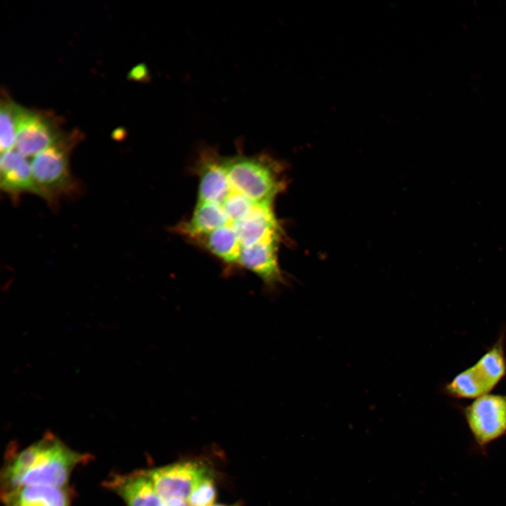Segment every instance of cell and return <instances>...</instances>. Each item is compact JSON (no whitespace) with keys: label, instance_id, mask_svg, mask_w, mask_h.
<instances>
[{"label":"cell","instance_id":"ba28073f","mask_svg":"<svg viewBox=\"0 0 506 506\" xmlns=\"http://www.w3.org/2000/svg\"><path fill=\"white\" fill-rule=\"evenodd\" d=\"M199 176L197 202L221 205L231 191L223 157L212 147L202 146L195 164Z\"/></svg>","mask_w":506,"mask_h":506},{"label":"cell","instance_id":"5bb4252c","mask_svg":"<svg viewBox=\"0 0 506 506\" xmlns=\"http://www.w3.org/2000/svg\"><path fill=\"white\" fill-rule=\"evenodd\" d=\"M228 224V219L220 205L197 202L191 218L179 225L177 231L195 240Z\"/></svg>","mask_w":506,"mask_h":506},{"label":"cell","instance_id":"7c38bea8","mask_svg":"<svg viewBox=\"0 0 506 506\" xmlns=\"http://www.w3.org/2000/svg\"><path fill=\"white\" fill-rule=\"evenodd\" d=\"M278 242H262L242 247L238 264L258 275L269 290L284 283L278 263Z\"/></svg>","mask_w":506,"mask_h":506},{"label":"cell","instance_id":"5b68a950","mask_svg":"<svg viewBox=\"0 0 506 506\" xmlns=\"http://www.w3.org/2000/svg\"><path fill=\"white\" fill-rule=\"evenodd\" d=\"M464 417L481 448L506 435V395L487 394L465 406Z\"/></svg>","mask_w":506,"mask_h":506},{"label":"cell","instance_id":"6da1fadb","mask_svg":"<svg viewBox=\"0 0 506 506\" xmlns=\"http://www.w3.org/2000/svg\"><path fill=\"white\" fill-rule=\"evenodd\" d=\"M91 458L46 432L27 448L8 455L1 472V491L28 485L67 487L74 469Z\"/></svg>","mask_w":506,"mask_h":506},{"label":"cell","instance_id":"8992f818","mask_svg":"<svg viewBox=\"0 0 506 506\" xmlns=\"http://www.w3.org/2000/svg\"><path fill=\"white\" fill-rule=\"evenodd\" d=\"M63 136L58 119L51 112L18 105L15 150L23 156H35Z\"/></svg>","mask_w":506,"mask_h":506},{"label":"cell","instance_id":"8fae6325","mask_svg":"<svg viewBox=\"0 0 506 506\" xmlns=\"http://www.w3.org/2000/svg\"><path fill=\"white\" fill-rule=\"evenodd\" d=\"M0 188L13 202L25 194L37 195L31 162L16 150L1 153Z\"/></svg>","mask_w":506,"mask_h":506},{"label":"cell","instance_id":"e0dca14e","mask_svg":"<svg viewBox=\"0 0 506 506\" xmlns=\"http://www.w3.org/2000/svg\"><path fill=\"white\" fill-rule=\"evenodd\" d=\"M257 204L259 203L231 188V193L220 206L228 219V226L231 228L233 223L247 216Z\"/></svg>","mask_w":506,"mask_h":506},{"label":"cell","instance_id":"44dd1931","mask_svg":"<svg viewBox=\"0 0 506 506\" xmlns=\"http://www.w3.org/2000/svg\"><path fill=\"white\" fill-rule=\"evenodd\" d=\"M212 506H242V503L241 501H238V502H234L233 504L215 503Z\"/></svg>","mask_w":506,"mask_h":506},{"label":"cell","instance_id":"9a60e30c","mask_svg":"<svg viewBox=\"0 0 506 506\" xmlns=\"http://www.w3.org/2000/svg\"><path fill=\"white\" fill-rule=\"evenodd\" d=\"M227 264H238L242 245L232 228L222 226L195 240Z\"/></svg>","mask_w":506,"mask_h":506},{"label":"cell","instance_id":"277c9868","mask_svg":"<svg viewBox=\"0 0 506 506\" xmlns=\"http://www.w3.org/2000/svg\"><path fill=\"white\" fill-rule=\"evenodd\" d=\"M502 331L496 342L472 366L455 375L445 385L444 392L451 397L476 399L490 392L506 376Z\"/></svg>","mask_w":506,"mask_h":506},{"label":"cell","instance_id":"9c48e42d","mask_svg":"<svg viewBox=\"0 0 506 506\" xmlns=\"http://www.w3.org/2000/svg\"><path fill=\"white\" fill-rule=\"evenodd\" d=\"M231 228L242 247L262 242L279 243L282 233L272 203L257 204L247 216L233 223Z\"/></svg>","mask_w":506,"mask_h":506},{"label":"cell","instance_id":"2e32d148","mask_svg":"<svg viewBox=\"0 0 506 506\" xmlns=\"http://www.w3.org/2000/svg\"><path fill=\"white\" fill-rule=\"evenodd\" d=\"M18 105L5 98L0 109V148L1 153L15 148Z\"/></svg>","mask_w":506,"mask_h":506},{"label":"cell","instance_id":"d6986e66","mask_svg":"<svg viewBox=\"0 0 506 506\" xmlns=\"http://www.w3.org/2000/svg\"><path fill=\"white\" fill-rule=\"evenodd\" d=\"M131 79L138 81H146L149 78V73L145 65L140 64L136 66L129 73Z\"/></svg>","mask_w":506,"mask_h":506},{"label":"cell","instance_id":"52a82bcc","mask_svg":"<svg viewBox=\"0 0 506 506\" xmlns=\"http://www.w3.org/2000/svg\"><path fill=\"white\" fill-rule=\"evenodd\" d=\"M147 470L163 502L186 501L195 485L212 472L197 460L179 461Z\"/></svg>","mask_w":506,"mask_h":506},{"label":"cell","instance_id":"30bf717a","mask_svg":"<svg viewBox=\"0 0 506 506\" xmlns=\"http://www.w3.org/2000/svg\"><path fill=\"white\" fill-rule=\"evenodd\" d=\"M104 486L117 494L126 506H162L147 469L114 474Z\"/></svg>","mask_w":506,"mask_h":506},{"label":"cell","instance_id":"7a4b0ae2","mask_svg":"<svg viewBox=\"0 0 506 506\" xmlns=\"http://www.w3.org/2000/svg\"><path fill=\"white\" fill-rule=\"evenodd\" d=\"M80 136L77 131L63 134L31 161L37 195L52 208H56L63 197H77L82 191V185L72 174L70 167L71 152L80 141Z\"/></svg>","mask_w":506,"mask_h":506},{"label":"cell","instance_id":"ac0fdd59","mask_svg":"<svg viewBox=\"0 0 506 506\" xmlns=\"http://www.w3.org/2000/svg\"><path fill=\"white\" fill-rule=\"evenodd\" d=\"M213 472L202 477L192 489L186 502L188 506H212L216 499Z\"/></svg>","mask_w":506,"mask_h":506},{"label":"cell","instance_id":"ffe728a7","mask_svg":"<svg viewBox=\"0 0 506 506\" xmlns=\"http://www.w3.org/2000/svg\"><path fill=\"white\" fill-rule=\"evenodd\" d=\"M162 506H188L186 501L174 500L167 502H164Z\"/></svg>","mask_w":506,"mask_h":506},{"label":"cell","instance_id":"3957f363","mask_svg":"<svg viewBox=\"0 0 506 506\" xmlns=\"http://www.w3.org/2000/svg\"><path fill=\"white\" fill-rule=\"evenodd\" d=\"M223 164L232 190L256 203H272L284 182L280 162L266 153L225 157Z\"/></svg>","mask_w":506,"mask_h":506},{"label":"cell","instance_id":"4fadbf2b","mask_svg":"<svg viewBox=\"0 0 506 506\" xmlns=\"http://www.w3.org/2000/svg\"><path fill=\"white\" fill-rule=\"evenodd\" d=\"M4 506H72L69 487L28 485L1 491Z\"/></svg>","mask_w":506,"mask_h":506}]
</instances>
